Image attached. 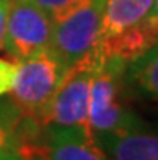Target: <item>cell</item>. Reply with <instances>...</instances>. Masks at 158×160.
Instances as JSON below:
<instances>
[{"instance_id":"1","label":"cell","mask_w":158,"mask_h":160,"mask_svg":"<svg viewBox=\"0 0 158 160\" xmlns=\"http://www.w3.org/2000/svg\"><path fill=\"white\" fill-rule=\"evenodd\" d=\"M16 63L18 71L10 89L12 102L23 118L42 126L50 102L68 68L50 49Z\"/></svg>"},{"instance_id":"2","label":"cell","mask_w":158,"mask_h":160,"mask_svg":"<svg viewBox=\"0 0 158 160\" xmlns=\"http://www.w3.org/2000/svg\"><path fill=\"white\" fill-rule=\"evenodd\" d=\"M124 71L126 68L119 65L97 57L89 99V126L92 134L129 131L145 125V121L124 103L121 92Z\"/></svg>"},{"instance_id":"3","label":"cell","mask_w":158,"mask_h":160,"mask_svg":"<svg viewBox=\"0 0 158 160\" xmlns=\"http://www.w3.org/2000/svg\"><path fill=\"white\" fill-rule=\"evenodd\" d=\"M95 65L97 57L92 52L89 57L66 70V74L45 113L42 126L55 125L63 128H78L92 134L89 126V99Z\"/></svg>"},{"instance_id":"4","label":"cell","mask_w":158,"mask_h":160,"mask_svg":"<svg viewBox=\"0 0 158 160\" xmlns=\"http://www.w3.org/2000/svg\"><path fill=\"white\" fill-rule=\"evenodd\" d=\"M102 10L103 0H89L53 21L50 50L66 68L89 57L95 50L100 36Z\"/></svg>"},{"instance_id":"5","label":"cell","mask_w":158,"mask_h":160,"mask_svg":"<svg viewBox=\"0 0 158 160\" xmlns=\"http://www.w3.org/2000/svg\"><path fill=\"white\" fill-rule=\"evenodd\" d=\"M52 32L53 20L34 0H10L3 49L13 62L49 50Z\"/></svg>"},{"instance_id":"6","label":"cell","mask_w":158,"mask_h":160,"mask_svg":"<svg viewBox=\"0 0 158 160\" xmlns=\"http://www.w3.org/2000/svg\"><path fill=\"white\" fill-rule=\"evenodd\" d=\"M24 150L45 160H111L95 142L94 134L55 125H44V131H39L36 141Z\"/></svg>"},{"instance_id":"7","label":"cell","mask_w":158,"mask_h":160,"mask_svg":"<svg viewBox=\"0 0 158 160\" xmlns=\"http://www.w3.org/2000/svg\"><path fill=\"white\" fill-rule=\"evenodd\" d=\"M158 44V20L152 10L144 20L136 23L127 29L98 39L95 47V55L100 60L113 62L123 68L129 63L141 58L144 53Z\"/></svg>"},{"instance_id":"8","label":"cell","mask_w":158,"mask_h":160,"mask_svg":"<svg viewBox=\"0 0 158 160\" xmlns=\"http://www.w3.org/2000/svg\"><path fill=\"white\" fill-rule=\"evenodd\" d=\"M95 142L111 160H158V128H141L94 134Z\"/></svg>"},{"instance_id":"9","label":"cell","mask_w":158,"mask_h":160,"mask_svg":"<svg viewBox=\"0 0 158 160\" xmlns=\"http://www.w3.org/2000/svg\"><path fill=\"white\" fill-rule=\"evenodd\" d=\"M155 0H103L98 39L118 34L152 13Z\"/></svg>"},{"instance_id":"10","label":"cell","mask_w":158,"mask_h":160,"mask_svg":"<svg viewBox=\"0 0 158 160\" xmlns=\"http://www.w3.org/2000/svg\"><path fill=\"white\" fill-rule=\"evenodd\" d=\"M124 76L145 97L158 100V44L141 58L129 63Z\"/></svg>"},{"instance_id":"11","label":"cell","mask_w":158,"mask_h":160,"mask_svg":"<svg viewBox=\"0 0 158 160\" xmlns=\"http://www.w3.org/2000/svg\"><path fill=\"white\" fill-rule=\"evenodd\" d=\"M34 2L39 7H42L53 21H57L65 15H68L69 12H73L74 8L84 5L89 0H34Z\"/></svg>"},{"instance_id":"12","label":"cell","mask_w":158,"mask_h":160,"mask_svg":"<svg viewBox=\"0 0 158 160\" xmlns=\"http://www.w3.org/2000/svg\"><path fill=\"white\" fill-rule=\"evenodd\" d=\"M18 71V63L7 60V58H0V96L10 92L13 81Z\"/></svg>"},{"instance_id":"13","label":"cell","mask_w":158,"mask_h":160,"mask_svg":"<svg viewBox=\"0 0 158 160\" xmlns=\"http://www.w3.org/2000/svg\"><path fill=\"white\" fill-rule=\"evenodd\" d=\"M0 160H32V154L18 146L0 147Z\"/></svg>"},{"instance_id":"14","label":"cell","mask_w":158,"mask_h":160,"mask_svg":"<svg viewBox=\"0 0 158 160\" xmlns=\"http://www.w3.org/2000/svg\"><path fill=\"white\" fill-rule=\"evenodd\" d=\"M8 7H10V0H0V49H3V39H5V26H7Z\"/></svg>"},{"instance_id":"15","label":"cell","mask_w":158,"mask_h":160,"mask_svg":"<svg viewBox=\"0 0 158 160\" xmlns=\"http://www.w3.org/2000/svg\"><path fill=\"white\" fill-rule=\"evenodd\" d=\"M5 146H16V138L10 126L0 123V147Z\"/></svg>"},{"instance_id":"16","label":"cell","mask_w":158,"mask_h":160,"mask_svg":"<svg viewBox=\"0 0 158 160\" xmlns=\"http://www.w3.org/2000/svg\"><path fill=\"white\" fill-rule=\"evenodd\" d=\"M153 13H155L156 20H158V0H155V3H153Z\"/></svg>"},{"instance_id":"17","label":"cell","mask_w":158,"mask_h":160,"mask_svg":"<svg viewBox=\"0 0 158 160\" xmlns=\"http://www.w3.org/2000/svg\"><path fill=\"white\" fill-rule=\"evenodd\" d=\"M32 160H45V158H42L41 155H36V154H32Z\"/></svg>"}]
</instances>
